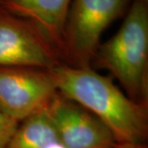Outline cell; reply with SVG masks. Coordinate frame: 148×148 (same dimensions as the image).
Wrapping results in <instances>:
<instances>
[{
  "mask_svg": "<svg viewBox=\"0 0 148 148\" xmlns=\"http://www.w3.org/2000/svg\"><path fill=\"white\" fill-rule=\"evenodd\" d=\"M59 94L84 107L106 125L117 144H146L147 106L131 99L90 67L58 64L49 70Z\"/></svg>",
  "mask_w": 148,
  "mask_h": 148,
  "instance_id": "obj_1",
  "label": "cell"
},
{
  "mask_svg": "<svg viewBox=\"0 0 148 148\" xmlns=\"http://www.w3.org/2000/svg\"><path fill=\"white\" fill-rule=\"evenodd\" d=\"M95 58L119 80L131 99L148 106L147 2L134 0L121 27Z\"/></svg>",
  "mask_w": 148,
  "mask_h": 148,
  "instance_id": "obj_2",
  "label": "cell"
},
{
  "mask_svg": "<svg viewBox=\"0 0 148 148\" xmlns=\"http://www.w3.org/2000/svg\"><path fill=\"white\" fill-rule=\"evenodd\" d=\"M130 0H72L64 27V51L75 67H90L104 31L126 12Z\"/></svg>",
  "mask_w": 148,
  "mask_h": 148,
  "instance_id": "obj_3",
  "label": "cell"
},
{
  "mask_svg": "<svg viewBox=\"0 0 148 148\" xmlns=\"http://www.w3.org/2000/svg\"><path fill=\"white\" fill-rule=\"evenodd\" d=\"M57 92L49 70L0 67V110L18 123L45 108Z\"/></svg>",
  "mask_w": 148,
  "mask_h": 148,
  "instance_id": "obj_4",
  "label": "cell"
},
{
  "mask_svg": "<svg viewBox=\"0 0 148 148\" xmlns=\"http://www.w3.org/2000/svg\"><path fill=\"white\" fill-rule=\"evenodd\" d=\"M58 55L32 23L0 11V67L50 70L60 64Z\"/></svg>",
  "mask_w": 148,
  "mask_h": 148,
  "instance_id": "obj_5",
  "label": "cell"
},
{
  "mask_svg": "<svg viewBox=\"0 0 148 148\" xmlns=\"http://www.w3.org/2000/svg\"><path fill=\"white\" fill-rule=\"evenodd\" d=\"M45 110L65 148H112L117 145L113 133L103 122L58 92Z\"/></svg>",
  "mask_w": 148,
  "mask_h": 148,
  "instance_id": "obj_6",
  "label": "cell"
},
{
  "mask_svg": "<svg viewBox=\"0 0 148 148\" xmlns=\"http://www.w3.org/2000/svg\"><path fill=\"white\" fill-rule=\"evenodd\" d=\"M72 0H3L2 9L32 23L53 49L64 51V27Z\"/></svg>",
  "mask_w": 148,
  "mask_h": 148,
  "instance_id": "obj_7",
  "label": "cell"
},
{
  "mask_svg": "<svg viewBox=\"0 0 148 148\" xmlns=\"http://www.w3.org/2000/svg\"><path fill=\"white\" fill-rule=\"evenodd\" d=\"M5 148L65 147L44 108L19 123Z\"/></svg>",
  "mask_w": 148,
  "mask_h": 148,
  "instance_id": "obj_8",
  "label": "cell"
},
{
  "mask_svg": "<svg viewBox=\"0 0 148 148\" xmlns=\"http://www.w3.org/2000/svg\"><path fill=\"white\" fill-rule=\"evenodd\" d=\"M19 123L11 119L0 110V148H5Z\"/></svg>",
  "mask_w": 148,
  "mask_h": 148,
  "instance_id": "obj_9",
  "label": "cell"
},
{
  "mask_svg": "<svg viewBox=\"0 0 148 148\" xmlns=\"http://www.w3.org/2000/svg\"><path fill=\"white\" fill-rule=\"evenodd\" d=\"M112 148H148L146 144H117Z\"/></svg>",
  "mask_w": 148,
  "mask_h": 148,
  "instance_id": "obj_10",
  "label": "cell"
},
{
  "mask_svg": "<svg viewBox=\"0 0 148 148\" xmlns=\"http://www.w3.org/2000/svg\"><path fill=\"white\" fill-rule=\"evenodd\" d=\"M3 0H0V4L2 3V2H3Z\"/></svg>",
  "mask_w": 148,
  "mask_h": 148,
  "instance_id": "obj_11",
  "label": "cell"
},
{
  "mask_svg": "<svg viewBox=\"0 0 148 148\" xmlns=\"http://www.w3.org/2000/svg\"><path fill=\"white\" fill-rule=\"evenodd\" d=\"M143 1H145V2H147L148 0H143Z\"/></svg>",
  "mask_w": 148,
  "mask_h": 148,
  "instance_id": "obj_12",
  "label": "cell"
}]
</instances>
